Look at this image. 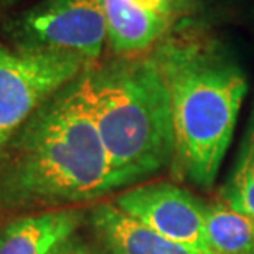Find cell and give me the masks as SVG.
Returning <instances> with one entry per match:
<instances>
[{
    "instance_id": "obj_1",
    "label": "cell",
    "mask_w": 254,
    "mask_h": 254,
    "mask_svg": "<svg viewBox=\"0 0 254 254\" xmlns=\"http://www.w3.org/2000/svg\"><path fill=\"white\" fill-rule=\"evenodd\" d=\"M149 57L169 94L174 162L187 180L211 189L250 89L246 69L203 22L179 23Z\"/></svg>"
},
{
    "instance_id": "obj_2",
    "label": "cell",
    "mask_w": 254,
    "mask_h": 254,
    "mask_svg": "<svg viewBox=\"0 0 254 254\" xmlns=\"http://www.w3.org/2000/svg\"><path fill=\"white\" fill-rule=\"evenodd\" d=\"M12 140L8 180L18 195L84 201L123 189L96 126L84 73L50 98Z\"/></svg>"
},
{
    "instance_id": "obj_3",
    "label": "cell",
    "mask_w": 254,
    "mask_h": 254,
    "mask_svg": "<svg viewBox=\"0 0 254 254\" xmlns=\"http://www.w3.org/2000/svg\"><path fill=\"white\" fill-rule=\"evenodd\" d=\"M93 116L121 185L174 162V127L164 79L149 55L84 71Z\"/></svg>"
},
{
    "instance_id": "obj_4",
    "label": "cell",
    "mask_w": 254,
    "mask_h": 254,
    "mask_svg": "<svg viewBox=\"0 0 254 254\" xmlns=\"http://www.w3.org/2000/svg\"><path fill=\"white\" fill-rule=\"evenodd\" d=\"M10 47L58 52L94 64L108 45L103 0H40L3 23Z\"/></svg>"
},
{
    "instance_id": "obj_5",
    "label": "cell",
    "mask_w": 254,
    "mask_h": 254,
    "mask_svg": "<svg viewBox=\"0 0 254 254\" xmlns=\"http://www.w3.org/2000/svg\"><path fill=\"white\" fill-rule=\"evenodd\" d=\"M91 66L74 55L0 45V150L50 98Z\"/></svg>"
},
{
    "instance_id": "obj_6",
    "label": "cell",
    "mask_w": 254,
    "mask_h": 254,
    "mask_svg": "<svg viewBox=\"0 0 254 254\" xmlns=\"http://www.w3.org/2000/svg\"><path fill=\"white\" fill-rule=\"evenodd\" d=\"M114 203L167 240L201 254H215L206 238L205 203L175 184L152 182L134 187Z\"/></svg>"
},
{
    "instance_id": "obj_7",
    "label": "cell",
    "mask_w": 254,
    "mask_h": 254,
    "mask_svg": "<svg viewBox=\"0 0 254 254\" xmlns=\"http://www.w3.org/2000/svg\"><path fill=\"white\" fill-rule=\"evenodd\" d=\"M108 45L121 57L150 53L177 25L170 0H103Z\"/></svg>"
},
{
    "instance_id": "obj_8",
    "label": "cell",
    "mask_w": 254,
    "mask_h": 254,
    "mask_svg": "<svg viewBox=\"0 0 254 254\" xmlns=\"http://www.w3.org/2000/svg\"><path fill=\"white\" fill-rule=\"evenodd\" d=\"M91 221L109 254H201L167 240L127 215L116 203H99L94 206Z\"/></svg>"
},
{
    "instance_id": "obj_9",
    "label": "cell",
    "mask_w": 254,
    "mask_h": 254,
    "mask_svg": "<svg viewBox=\"0 0 254 254\" xmlns=\"http://www.w3.org/2000/svg\"><path fill=\"white\" fill-rule=\"evenodd\" d=\"M79 210H55L25 216L0 231V254H53L78 230Z\"/></svg>"
},
{
    "instance_id": "obj_10",
    "label": "cell",
    "mask_w": 254,
    "mask_h": 254,
    "mask_svg": "<svg viewBox=\"0 0 254 254\" xmlns=\"http://www.w3.org/2000/svg\"><path fill=\"white\" fill-rule=\"evenodd\" d=\"M206 238L215 254H254V225L225 201L205 205Z\"/></svg>"
},
{
    "instance_id": "obj_11",
    "label": "cell",
    "mask_w": 254,
    "mask_h": 254,
    "mask_svg": "<svg viewBox=\"0 0 254 254\" xmlns=\"http://www.w3.org/2000/svg\"><path fill=\"white\" fill-rule=\"evenodd\" d=\"M223 201L235 211L250 218L254 225V103L235 167L223 190Z\"/></svg>"
},
{
    "instance_id": "obj_12",
    "label": "cell",
    "mask_w": 254,
    "mask_h": 254,
    "mask_svg": "<svg viewBox=\"0 0 254 254\" xmlns=\"http://www.w3.org/2000/svg\"><path fill=\"white\" fill-rule=\"evenodd\" d=\"M174 5L179 23L203 22L206 12L215 5L216 0H170Z\"/></svg>"
},
{
    "instance_id": "obj_13",
    "label": "cell",
    "mask_w": 254,
    "mask_h": 254,
    "mask_svg": "<svg viewBox=\"0 0 254 254\" xmlns=\"http://www.w3.org/2000/svg\"><path fill=\"white\" fill-rule=\"evenodd\" d=\"M53 254H99V253H96L94 250H91V248L84 246V245H78V243L68 241L64 246H62L57 253H53Z\"/></svg>"
},
{
    "instance_id": "obj_14",
    "label": "cell",
    "mask_w": 254,
    "mask_h": 254,
    "mask_svg": "<svg viewBox=\"0 0 254 254\" xmlns=\"http://www.w3.org/2000/svg\"><path fill=\"white\" fill-rule=\"evenodd\" d=\"M22 2H27V0H0V12L7 8H12L15 5H20Z\"/></svg>"
}]
</instances>
